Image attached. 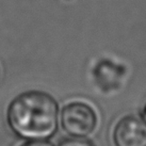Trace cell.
I'll return each mask as SVG.
<instances>
[{"label": "cell", "mask_w": 146, "mask_h": 146, "mask_svg": "<svg viewBox=\"0 0 146 146\" xmlns=\"http://www.w3.org/2000/svg\"><path fill=\"white\" fill-rule=\"evenodd\" d=\"M7 123L17 138L48 140L57 133L60 107L49 93L30 90L18 94L7 108Z\"/></svg>", "instance_id": "1"}, {"label": "cell", "mask_w": 146, "mask_h": 146, "mask_svg": "<svg viewBox=\"0 0 146 146\" xmlns=\"http://www.w3.org/2000/svg\"><path fill=\"white\" fill-rule=\"evenodd\" d=\"M60 125L63 131L70 137L89 138L98 126L97 112L88 102L74 100L62 108Z\"/></svg>", "instance_id": "2"}, {"label": "cell", "mask_w": 146, "mask_h": 146, "mask_svg": "<svg viewBox=\"0 0 146 146\" xmlns=\"http://www.w3.org/2000/svg\"><path fill=\"white\" fill-rule=\"evenodd\" d=\"M114 146H146V122L133 114L118 119L112 129Z\"/></svg>", "instance_id": "3"}, {"label": "cell", "mask_w": 146, "mask_h": 146, "mask_svg": "<svg viewBox=\"0 0 146 146\" xmlns=\"http://www.w3.org/2000/svg\"><path fill=\"white\" fill-rule=\"evenodd\" d=\"M57 146H96L92 140L88 138H70L62 139Z\"/></svg>", "instance_id": "4"}, {"label": "cell", "mask_w": 146, "mask_h": 146, "mask_svg": "<svg viewBox=\"0 0 146 146\" xmlns=\"http://www.w3.org/2000/svg\"><path fill=\"white\" fill-rule=\"evenodd\" d=\"M19 146H54L48 140H29Z\"/></svg>", "instance_id": "5"}, {"label": "cell", "mask_w": 146, "mask_h": 146, "mask_svg": "<svg viewBox=\"0 0 146 146\" xmlns=\"http://www.w3.org/2000/svg\"><path fill=\"white\" fill-rule=\"evenodd\" d=\"M142 117L146 122V102L144 104V107H143V109H142Z\"/></svg>", "instance_id": "6"}, {"label": "cell", "mask_w": 146, "mask_h": 146, "mask_svg": "<svg viewBox=\"0 0 146 146\" xmlns=\"http://www.w3.org/2000/svg\"><path fill=\"white\" fill-rule=\"evenodd\" d=\"M0 75H1V70H0Z\"/></svg>", "instance_id": "7"}]
</instances>
